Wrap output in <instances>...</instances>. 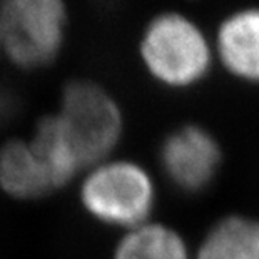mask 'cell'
Returning <instances> with one entry per match:
<instances>
[{
  "label": "cell",
  "mask_w": 259,
  "mask_h": 259,
  "mask_svg": "<svg viewBox=\"0 0 259 259\" xmlns=\"http://www.w3.org/2000/svg\"><path fill=\"white\" fill-rule=\"evenodd\" d=\"M157 192L146 167L127 159H104L87 169L80 202L97 223L124 233L151 221Z\"/></svg>",
  "instance_id": "cell-1"
},
{
  "label": "cell",
  "mask_w": 259,
  "mask_h": 259,
  "mask_svg": "<svg viewBox=\"0 0 259 259\" xmlns=\"http://www.w3.org/2000/svg\"><path fill=\"white\" fill-rule=\"evenodd\" d=\"M139 52L151 77L170 89L199 84L212 65L206 34L194 20L179 12H162L149 22Z\"/></svg>",
  "instance_id": "cell-2"
},
{
  "label": "cell",
  "mask_w": 259,
  "mask_h": 259,
  "mask_svg": "<svg viewBox=\"0 0 259 259\" xmlns=\"http://www.w3.org/2000/svg\"><path fill=\"white\" fill-rule=\"evenodd\" d=\"M65 0H0L2 56L20 70H40L59 59L65 44Z\"/></svg>",
  "instance_id": "cell-3"
},
{
  "label": "cell",
  "mask_w": 259,
  "mask_h": 259,
  "mask_svg": "<svg viewBox=\"0 0 259 259\" xmlns=\"http://www.w3.org/2000/svg\"><path fill=\"white\" fill-rule=\"evenodd\" d=\"M57 115L85 170L111 157L124 132L119 104L92 80L75 79L65 84Z\"/></svg>",
  "instance_id": "cell-4"
},
{
  "label": "cell",
  "mask_w": 259,
  "mask_h": 259,
  "mask_svg": "<svg viewBox=\"0 0 259 259\" xmlns=\"http://www.w3.org/2000/svg\"><path fill=\"white\" fill-rule=\"evenodd\" d=\"M221 147L207 129L187 124L172 131L159 149V162L167 181L186 194L204 191L221 166Z\"/></svg>",
  "instance_id": "cell-5"
},
{
  "label": "cell",
  "mask_w": 259,
  "mask_h": 259,
  "mask_svg": "<svg viewBox=\"0 0 259 259\" xmlns=\"http://www.w3.org/2000/svg\"><path fill=\"white\" fill-rule=\"evenodd\" d=\"M216 51L229 74L259 84V7L236 10L219 24Z\"/></svg>",
  "instance_id": "cell-6"
},
{
  "label": "cell",
  "mask_w": 259,
  "mask_h": 259,
  "mask_svg": "<svg viewBox=\"0 0 259 259\" xmlns=\"http://www.w3.org/2000/svg\"><path fill=\"white\" fill-rule=\"evenodd\" d=\"M0 186L15 199H38L56 189L32 142L20 139L0 149Z\"/></svg>",
  "instance_id": "cell-7"
},
{
  "label": "cell",
  "mask_w": 259,
  "mask_h": 259,
  "mask_svg": "<svg viewBox=\"0 0 259 259\" xmlns=\"http://www.w3.org/2000/svg\"><path fill=\"white\" fill-rule=\"evenodd\" d=\"M192 259H259V219L228 216L218 221Z\"/></svg>",
  "instance_id": "cell-8"
},
{
  "label": "cell",
  "mask_w": 259,
  "mask_h": 259,
  "mask_svg": "<svg viewBox=\"0 0 259 259\" xmlns=\"http://www.w3.org/2000/svg\"><path fill=\"white\" fill-rule=\"evenodd\" d=\"M30 142L38 157L46 164L56 189L69 184L75 174L84 170L79 154L69 136L65 134L57 112L44 115L38 120Z\"/></svg>",
  "instance_id": "cell-9"
},
{
  "label": "cell",
  "mask_w": 259,
  "mask_h": 259,
  "mask_svg": "<svg viewBox=\"0 0 259 259\" xmlns=\"http://www.w3.org/2000/svg\"><path fill=\"white\" fill-rule=\"evenodd\" d=\"M112 259H192V256L178 231L162 223L149 221L125 231Z\"/></svg>",
  "instance_id": "cell-10"
},
{
  "label": "cell",
  "mask_w": 259,
  "mask_h": 259,
  "mask_svg": "<svg viewBox=\"0 0 259 259\" xmlns=\"http://www.w3.org/2000/svg\"><path fill=\"white\" fill-rule=\"evenodd\" d=\"M17 107L19 102L12 89L0 82V125L7 124L14 117Z\"/></svg>",
  "instance_id": "cell-11"
},
{
  "label": "cell",
  "mask_w": 259,
  "mask_h": 259,
  "mask_svg": "<svg viewBox=\"0 0 259 259\" xmlns=\"http://www.w3.org/2000/svg\"><path fill=\"white\" fill-rule=\"evenodd\" d=\"M0 56H2V44H0Z\"/></svg>",
  "instance_id": "cell-12"
}]
</instances>
